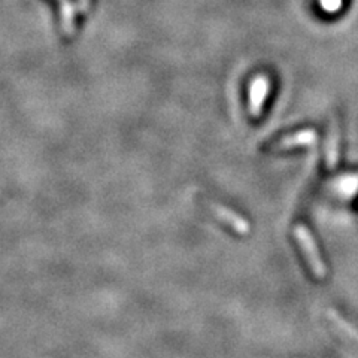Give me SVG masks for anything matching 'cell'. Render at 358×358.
Segmentation results:
<instances>
[{"label": "cell", "instance_id": "cell-9", "mask_svg": "<svg viewBox=\"0 0 358 358\" xmlns=\"http://www.w3.org/2000/svg\"><path fill=\"white\" fill-rule=\"evenodd\" d=\"M78 3H80V9L85 10L87 5H88V0H78Z\"/></svg>", "mask_w": 358, "mask_h": 358}, {"label": "cell", "instance_id": "cell-3", "mask_svg": "<svg viewBox=\"0 0 358 358\" xmlns=\"http://www.w3.org/2000/svg\"><path fill=\"white\" fill-rule=\"evenodd\" d=\"M209 208H210L212 212H214V215L220 221H222L224 224H227V226H230L236 233H239V234H248L250 233L248 221L242 218L241 215H238L234 210H231L226 206H222V205H218V203H210Z\"/></svg>", "mask_w": 358, "mask_h": 358}, {"label": "cell", "instance_id": "cell-5", "mask_svg": "<svg viewBox=\"0 0 358 358\" xmlns=\"http://www.w3.org/2000/svg\"><path fill=\"white\" fill-rule=\"evenodd\" d=\"M339 162V129L338 122L331 120L330 129L327 134V145H326V164L330 171H333Z\"/></svg>", "mask_w": 358, "mask_h": 358}, {"label": "cell", "instance_id": "cell-7", "mask_svg": "<svg viewBox=\"0 0 358 358\" xmlns=\"http://www.w3.org/2000/svg\"><path fill=\"white\" fill-rule=\"evenodd\" d=\"M327 317L336 324V326H338V329L339 330H342L343 333H346L350 336V338H352L354 341H357L358 342V330L354 327V326H351V324L348 322V321H345L338 312H334L333 309H330L329 312H327Z\"/></svg>", "mask_w": 358, "mask_h": 358}, {"label": "cell", "instance_id": "cell-6", "mask_svg": "<svg viewBox=\"0 0 358 358\" xmlns=\"http://www.w3.org/2000/svg\"><path fill=\"white\" fill-rule=\"evenodd\" d=\"M60 5V15H62V27L67 33V35H72L75 30L73 24V6L72 0H57Z\"/></svg>", "mask_w": 358, "mask_h": 358}, {"label": "cell", "instance_id": "cell-4", "mask_svg": "<svg viewBox=\"0 0 358 358\" xmlns=\"http://www.w3.org/2000/svg\"><path fill=\"white\" fill-rule=\"evenodd\" d=\"M318 141V134L315 130L308 129L301 130L293 134H287V136L281 138L278 142L273 143L275 150H291L297 147H308V145H313Z\"/></svg>", "mask_w": 358, "mask_h": 358}, {"label": "cell", "instance_id": "cell-8", "mask_svg": "<svg viewBox=\"0 0 358 358\" xmlns=\"http://www.w3.org/2000/svg\"><path fill=\"white\" fill-rule=\"evenodd\" d=\"M320 5L324 10H327V13L333 14V13H338L342 6V0H320Z\"/></svg>", "mask_w": 358, "mask_h": 358}, {"label": "cell", "instance_id": "cell-2", "mask_svg": "<svg viewBox=\"0 0 358 358\" xmlns=\"http://www.w3.org/2000/svg\"><path fill=\"white\" fill-rule=\"evenodd\" d=\"M271 92V81L264 75H257L250 85V114L259 117L262 114L263 105Z\"/></svg>", "mask_w": 358, "mask_h": 358}, {"label": "cell", "instance_id": "cell-1", "mask_svg": "<svg viewBox=\"0 0 358 358\" xmlns=\"http://www.w3.org/2000/svg\"><path fill=\"white\" fill-rule=\"evenodd\" d=\"M293 234H294L297 243L300 245L301 251H303L313 275H315L318 279L326 278V275H327L326 264H324V262L321 259L318 246H317L315 241H313L312 233L308 230V227L303 226V224H297L293 230Z\"/></svg>", "mask_w": 358, "mask_h": 358}]
</instances>
